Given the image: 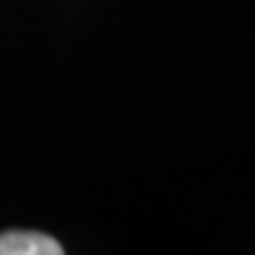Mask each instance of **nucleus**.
<instances>
[{"mask_svg": "<svg viewBox=\"0 0 255 255\" xmlns=\"http://www.w3.org/2000/svg\"><path fill=\"white\" fill-rule=\"evenodd\" d=\"M64 248L43 232H5L0 234V255H62Z\"/></svg>", "mask_w": 255, "mask_h": 255, "instance_id": "nucleus-1", "label": "nucleus"}]
</instances>
